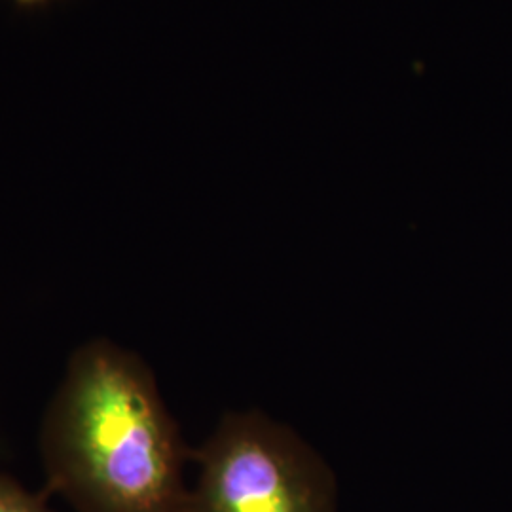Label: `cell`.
<instances>
[{
	"label": "cell",
	"mask_w": 512,
	"mask_h": 512,
	"mask_svg": "<svg viewBox=\"0 0 512 512\" xmlns=\"http://www.w3.org/2000/svg\"><path fill=\"white\" fill-rule=\"evenodd\" d=\"M40 450L50 488L78 512H184L192 454L150 368L110 340L71 355Z\"/></svg>",
	"instance_id": "6da1fadb"
},
{
	"label": "cell",
	"mask_w": 512,
	"mask_h": 512,
	"mask_svg": "<svg viewBox=\"0 0 512 512\" xmlns=\"http://www.w3.org/2000/svg\"><path fill=\"white\" fill-rule=\"evenodd\" d=\"M200 476L184 512H336L327 463L260 412H232L192 454Z\"/></svg>",
	"instance_id": "7a4b0ae2"
},
{
	"label": "cell",
	"mask_w": 512,
	"mask_h": 512,
	"mask_svg": "<svg viewBox=\"0 0 512 512\" xmlns=\"http://www.w3.org/2000/svg\"><path fill=\"white\" fill-rule=\"evenodd\" d=\"M0 512H54L42 495L29 492L16 478L0 473Z\"/></svg>",
	"instance_id": "3957f363"
},
{
	"label": "cell",
	"mask_w": 512,
	"mask_h": 512,
	"mask_svg": "<svg viewBox=\"0 0 512 512\" xmlns=\"http://www.w3.org/2000/svg\"><path fill=\"white\" fill-rule=\"evenodd\" d=\"M19 6H27V8H33V6H42V4H46V2H50V0H16Z\"/></svg>",
	"instance_id": "277c9868"
}]
</instances>
